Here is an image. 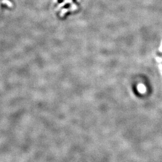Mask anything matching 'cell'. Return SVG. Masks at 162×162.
Wrapping results in <instances>:
<instances>
[]
</instances>
